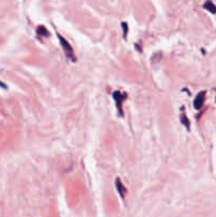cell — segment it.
Here are the masks:
<instances>
[{
	"label": "cell",
	"instance_id": "8",
	"mask_svg": "<svg viewBox=\"0 0 216 217\" xmlns=\"http://www.w3.org/2000/svg\"><path fill=\"white\" fill-rule=\"evenodd\" d=\"M121 26H122V29H123V37L126 38V36H127V33H128V24H127V23L123 21V23H121Z\"/></svg>",
	"mask_w": 216,
	"mask_h": 217
},
{
	"label": "cell",
	"instance_id": "1",
	"mask_svg": "<svg viewBox=\"0 0 216 217\" xmlns=\"http://www.w3.org/2000/svg\"><path fill=\"white\" fill-rule=\"evenodd\" d=\"M57 38L59 39V44H61V48H63L65 55L71 61H76V55H75V53H74V50L72 49V46L69 44V41L58 33H57Z\"/></svg>",
	"mask_w": 216,
	"mask_h": 217
},
{
	"label": "cell",
	"instance_id": "4",
	"mask_svg": "<svg viewBox=\"0 0 216 217\" xmlns=\"http://www.w3.org/2000/svg\"><path fill=\"white\" fill-rule=\"evenodd\" d=\"M116 187L121 198H125L126 194H127V189H126L125 186L122 183V181H121V179L119 178V177L116 178Z\"/></svg>",
	"mask_w": 216,
	"mask_h": 217
},
{
	"label": "cell",
	"instance_id": "3",
	"mask_svg": "<svg viewBox=\"0 0 216 217\" xmlns=\"http://www.w3.org/2000/svg\"><path fill=\"white\" fill-rule=\"evenodd\" d=\"M205 91L202 90V91H200L197 95H196V98L194 100V103H193L195 109H197V110L201 109L203 104H205Z\"/></svg>",
	"mask_w": 216,
	"mask_h": 217
},
{
	"label": "cell",
	"instance_id": "5",
	"mask_svg": "<svg viewBox=\"0 0 216 217\" xmlns=\"http://www.w3.org/2000/svg\"><path fill=\"white\" fill-rule=\"evenodd\" d=\"M203 8H205L207 11H209L210 13L212 14H216V6L214 3H213L212 1H210V0H208V1H205V3L203 4Z\"/></svg>",
	"mask_w": 216,
	"mask_h": 217
},
{
	"label": "cell",
	"instance_id": "6",
	"mask_svg": "<svg viewBox=\"0 0 216 217\" xmlns=\"http://www.w3.org/2000/svg\"><path fill=\"white\" fill-rule=\"evenodd\" d=\"M36 31H37V34H38L39 36H41V37H48V36L50 35L49 31L47 30V28L44 26H39Z\"/></svg>",
	"mask_w": 216,
	"mask_h": 217
},
{
	"label": "cell",
	"instance_id": "2",
	"mask_svg": "<svg viewBox=\"0 0 216 217\" xmlns=\"http://www.w3.org/2000/svg\"><path fill=\"white\" fill-rule=\"evenodd\" d=\"M112 98L115 100L116 106V111H118L119 117H123V104L125 102L127 94L124 92H121L120 90H116L112 93Z\"/></svg>",
	"mask_w": 216,
	"mask_h": 217
},
{
	"label": "cell",
	"instance_id": "7",
	"mask_svg": "<svg viewBox=\"0 0 216 217\" xmlns=\"http://www.w3.org/2000/svg\"><path fill=\"white\" fill-rule=\"evenodd\" d=\"M180 122H181V124H182L183 126H185L187 129H190V120L188 119L187 115L182 113V115H180Z\"/></svg>",
	"mask_w": 216,
	"mask_h": 217
}]
</instances>
